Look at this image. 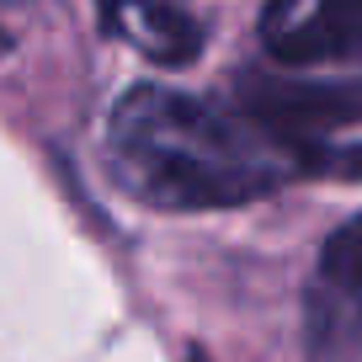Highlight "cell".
Instances as JSON below:
<instances>
[{
	"mask_svg": "<svg viewBox=\"0 0 362 362\" xmlns=\"http://www.w3.org/2000/svg\"><path fill=\"white\" fill-rule=\"evenodd\" d=\"M112 176L149 208H240L298 181V144L267 134L245 112H224L208 96L176 86H134L117 96L112 123Z\"/></svg>",
	"mask_w": 362,
	"mask_h": 362,
	"instance_id": "6da1fadb",
	"label": "cell"
},
{
	"mask_svg": "<svg viewBox=\"0 0 362 362\" xmlns=\"http://www.w3.org/2000/svg\"><path fill=\"white\" fill-rule=\"evenodd\" d=\"M240 112L288 144H309L336 128L362 123L357 80H315V75H240Z\"/></svg>",
	"mask_w": 362,
	"mask_h": 362,
	"instance_id": "7a4b0ae2",
	"label": "cell"
},
{
	"mask_svg": "<svg viewBox=\"0 0 362 362\" xmlns=\"http://www.w3.org/2000/svg\"><path fill=\"white\" fill-rule=\"evenodd\" d=\"M272 64H362V0H272L261 16Z\"/></svg>",
	"mask_w": 362,
	"mask_h": 362,
	"instance_id": "3957f363",
	"label": "cell"
},
{
	"mask_svg": "<svg viewBox=\"0 0 362 362\" xmlns=\"http://www.w3.org/2000/svg\"><path fill=\"white\" fill-rule=\"evenodd\" d=\"M102 22L112 37H123L128 48H139L160 69L192 64L203 48V33L192 16L176 6H160V0H102Z\"/></svg>",
	"mask_w": 362,
	"mask_h": 362,
	"instance_id": "277c9868",
	"label": "cell"
},
{
	"mask_svg": "<svg viewBox=\"0 0 362 362\" xmlns=\"http://www.w3.org/2000/svg\"><path fill=\"white\" fill-rule=\"evenodd\" d=\"M304 351L309 362H362V288H341L325 277L309 288Z\"/></svg>",
	"mask_w": 362,
	"mask_h": 362,
	"instance_id": "5b68a950",
	"label": "cell"
},
{
	"mask_svg": "<svg viewBox=\"0 0 362 362\" xmlns=\"http://www.w3.org/2000/svg\"><path fill=\"white\" fill-rule=\"evenodd\" d=\"M320 277L341 288H362V214L346 218L341 229H330L325 250H320Z\"/></svg>",
	"mask_w": 362,
	"mask_h": 362,
	"instance_id": "8992f818",
	"label": "cell"
},
{
	"mask_svg": "<svg viewBox=\"0 0 362 362\" xmlns=\"http://www.w3.org/2000/svg\"><path fill=\"white\" fill-rule=\"evenodd\" d=\"M187 362H208V351H203V346H192V351H187Z\"/></svg>",
	"mask_w": 362,
	"mask_h": 362,
	"instance_id": "52a82bcc",
	"label": "cell"
},
{
	"mask_svg": "<svg viewBox=\"0 0 362 362\" xmlns=\"http://www.w3.org/2000/svg\"><path fill=\"white\" fill-rule=\"evenodd\" d=\"M6 48H11V37H6V33H0V54H6Z\"/></svg>",
	"mask_w": 362,
	"mask_h": 362,
	"instance_id": "ba28073f",
	"label": "cell"
}]
</instances>
